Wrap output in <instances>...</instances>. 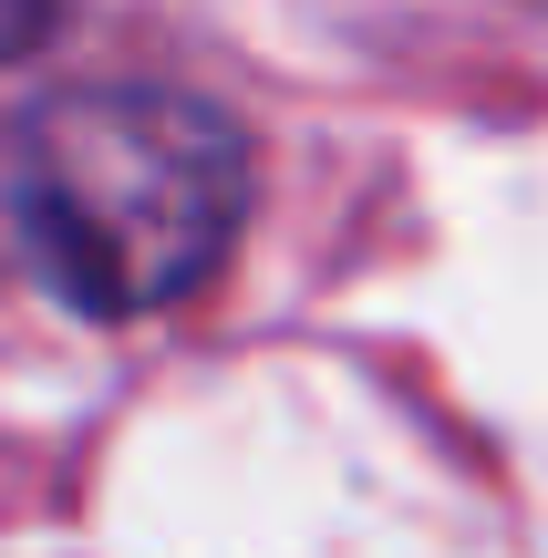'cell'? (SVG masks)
Here are the masks:
<instances>
[{
	"label": "cell",
	"mask_w": 548,
	"mask_h": 558,
	"mask_svg": "<svg viewBox=\"0 0 548 558\" xmlns=\"http://www.w3.org/2000/svg\"><path fill=\"white\" fill-rule=\"evenodd\" d=\"M52 11H62V0H0V62L32 52V41L52 32Z\"/></svg>",
	"instance_id": "obj_2"
},
{
	"label": "cell",
	"mask_w": 548,
	"mask_h": 558,
	"mask_svg": "<svg viewBox=\"0 0 548 558\" xmlns=\"http://www.w3.org/2000/svg\"><path fill=\"white\" fill-rule=\"evenodd\" d=\"M21 259L83 320H145L228 259L248 145L218 104L166 83H73L11 124L0 156Z\"/></svg>",
	"instance_id": "obj_1"
}]
</instances>
